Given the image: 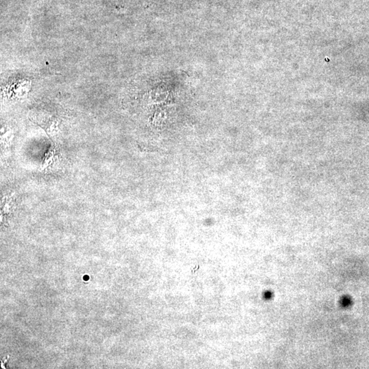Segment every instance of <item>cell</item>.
<instances>
[{"instance_id":"6da1fadb","label":"cell","mask_w":369,"mask_h":369,"mask_svg":"<svg viewBox=\"0 0 369 369\" xmlns=\"http://www.w3.org/2000/svg\"><path fill=\"white\" fill-rule=\"evenodd\" d=\"M61 163V156L55 146L52 147L46 154L42 167L46 171L56 170Z\"/></svg>"}]
</instances>
